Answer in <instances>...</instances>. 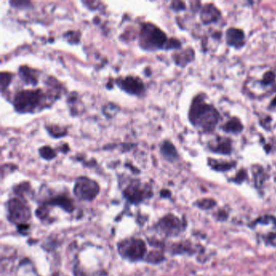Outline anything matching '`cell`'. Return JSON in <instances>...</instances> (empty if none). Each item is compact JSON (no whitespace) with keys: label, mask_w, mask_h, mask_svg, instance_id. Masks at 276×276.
<instances>
[{"label":"cell","mask_w":276,"mask_h":276,"mask_svg":"<svg viewBox=\"0 0 276 276\" xmlns=\"http://www.w3.org/2000/svg\"><path fill=\"white\" fill-rule=\"evenodd\" d=\"M246 94L253 98H264L276 92V68L258 66L249 73L244 85Z\"/></svg>","instance_id":"6da1fadb"},{"label":"cell","mask_w":276,"mask_h":276,"mask_svg":"<svg viewBox=\"0 0 276 276\" xmlns=\"http://www.w3.org/2000/svg\"><path fill=\"white\" fill-rule=\"evenodd\" d=\"M189 119L196 128L204 133H210L217 126L220 114L213 105L206 101L204 96L199 95L193 99Z\"/></svg>","instance_id":"7a4b0ae2"},{"label":"cell","mask_w":276,"mask_h":276,"mask_svg":"<svg viewBox=\"0 0 276 276\" xmlns=\"http://www.w3.org/2000/svg\"><path fill=\"white\" fill-rule=\"evenodd\" d=\"M12 105L15 112L21 114H34L49 107L46 105V95L41 88L19 91L13 97Z\"/></svg>","instance_id":"3957f363"},{"label":"cell","mask_w":276,"mask_h":276,"mask_svg":"<svg viewBox=\"0 0 276 276\" xmlns=\"http://www.w3.org/2000/svg\"><path fill=\"white\" fill-rule=\"evenodd\" d=\"M168 38L165 32L152 23L142 24L139 32V46L145 51L154 52L165 49L167 45Z\"/></svg>","instance_id":"277c9868"},{"label":"cell","mask_w":276,"mask_h":276,"mask_svg":"<svg viewBox=\"0 0 276 276\" xmlns=\"http://www.w3.org/2000/svg\"><path fill=\"white\" fill-rule=\"evenodd\" d=\"M117 248L121 257L131 263L141 261L147 254L145 242L139 238H126L118 243Z\"/></svg>","instance_id":"5b68a950"},{"label":"cell","mask_w":276,"mask_h":276,"mask_svg":"<svg viewBox=\"0 0 276 276\" xmlns=\"http://www.w3.org/2000/svg\"><path fill=\"white\" fill-rule=\"evenodd\" d=\"M7 220L15 225H27L31 219L30 208L23 198H12L6 203Z\"/></svg>","instance_id":"8992f818"},{"label":"cell","mask_w":276,"mask_h":276,"mask_svg":"<svg viewBox=\"0 0 276 276\" xmlns=\"http://www.w3.org/2000/svg\"><path fill=\"white\" fill-rule=\"evenodd\" d=\"M73 192L75 197L82 201L91 202L99 195L100 186L88 177H79L75 181Z\"/></svg>","instance_id":"52a82bcc"},{"label":"cell","mask_w":276,"mask_h":276,"mask_svg":"<svg viewBox=\"0 0 276 276\" xmlns=\"http://www.w3.org/2000/svg\"><path fill=\"white\" fill-rule=\"evenodd\" d=\"M122 195L131 204H139L146 199L152 197V191L150 186L143 185L139 181L131 182L122 191Z\"/></svg>","instance_id":"ba28073f"},{"label":"cell","mask_w":276,"mask_h":276,"mask_svg":"<svg viewBox=\"0 0 276 276\" xmlns=\"http://www.w3.org/2000/svg\"><path fill=\"white\" fill-rule=\"evenodd\" d=\"M183 229L182 221L177 216L171 214L164 216L156 225V231L166 237L178 236L182 233Z\"/></svg>","instance_id":"9c48e42d"},{"label":"cell","mask_w":276,"mask_h":276,"mask_svg":"<svg viewBox=\"0 0 276 276\" xmlns=\"http://www.w3.org/2000/svg\"><path fill=\"white\" fill-rule=\"evenodd\" d=\"M116 84L121 90L132 96H142L146 91L145 84L140 78L126 76L116 80Z\"/></svg>","instance_id":"30bf717a"},{"label":"cell","mask_w":276,"mask_h":276,"mask_svg":"<svg viewBox=\"0 0 276 276\" xmlns=\"http://www.w3.org/2000/svg\"><path fill=\"white\" fill-rule=\"evenodd\" d=\"M19 76L26 85L36 86L38 84L39 72L28 66H20Z\"/></svg>","instance_id":"8fae6325"},{"label":"cell","mask_w":276,"mask_h":276,"mask_svg":"<svg viewBox=\"0 0 276 276\" xmlns=\"http://www.w3.org/2000/svg\"><path fill=\"white\" fill-rule=\"evenodd\" d=\"M200 18L204 24H213L221 18V12L213 4L205 5L202 9Z\"/></svg>","instance_id":"7c38bea8"},{"label":"cell","mask_w":276,"mask_h":276,"mask_svg":"<svg viewBox=\"0 0 276 276\" xmlns=\"http://www.w3.org/2000/svg\"><path fill=\"white\" fill-rule=\"evenodd\" d=\"M226 41L228 45L236 48H240L245 44V34L243 31L238 28H230L226 32Z\"/></svg>","instance_id":"4fadbf2b"},{"label":"cell","mask_w":276,"mask_h":276,"mask_svg":"<svg viewBox=\"0 0 276 276\" xmlns=\"http://www.w3.org/2000/svg\"><path fill=\"white\" fill-rule=\"evenodd\" d=\"M46 204L59 207L68 213H71L75 209L72 199L66 197L65 195H58V196L52 198L46 202Z\"/></svg>","instance_id":"5bb4252c"},{"label":"cell","mask_w":276,"mask_h":276,"mask_svg":"<svg viewBox=\"0 0 276 276\" xmlns=\"http://www.w3.org/2000/svg\"><path fill=\"white\" fill-rule=\"evenodd\" d=\"M210 150L219 154L229 155L232 152V144L230 139L226 138H217L216 141L211 144Z\"/></svg>","instance_id":"9a60e30c"},{"label":"cell","mask_w":276,"mask_h":276,"mask_svg":"<svg viewBox=\"0 0 276 276\" xmlns=\"http://www.w3.org/2000/svg\"><path fill=\"white\" fill-rule=\"evenodd\" d=\"M161 152L164 158L170 162L177 161L178 158V152L175 146L169 140H165L161 145Z\"/></svg>","instance_id":"2e32d148"},{"label":"cell","mask_w":276,"mask_h":276,"mask_svg":"<svg viewBox=\"0 0 276 276\" xmlns=\"http://www.w3.org/2000/svg\"><path fill=\"white\" fill-rule=\"evenodd\" d=\"M174 57V62L178 66H184L191 62L194 58V51L192 49H187L179 54H176Z\"/></svg>","instance_id":"e0dca14e"},{"label":"cell","mask_w":276,"mask_h":276,"mask_svg":"<svg viewBox=\"0 0 276 276\" xmlns=\"http://www.w3.org/2000/svg\"><path fill=\"white\" fill-rule=\"evenodd\" d=\"M223 129L225 132L238 134V133L242 132L243 130V126L238 118H233L225 123V126H223Z\"/></svg>","instance_id":"ac0fdd59"},{"label":"cell","mask_w":276,"mask_h":276,"mask_svg":"<svg viewBox=\"0 0 276 276\" xmlns=\"http://www.w3.org/2000/svg\"><path fill=\"white\" fill-rule=\"evenodd\" d=\"M45 128L47 131L48 134L54 139L64 137L67 134V130L66 128L61 127L58 125H49V126L46 125L45 126Z\"/></svg>","instance_id":"d6986e66"},{"label":"cell","mask_w":276,"mask_h":276,"mask_svg":"<svg viewBox=\"0 0 276 276\" xmlns=\"http://www.w3.org/2000/svg\"><path fill=\"white\" fill-rule=\"evenodd\" d=\"M39 155L45 161H51L57 157V152L49 146H43L39 148Z\"/></svg>","instance_id":"ffe728a7"},{"label":"cell","mask_w":276,"mask_h":276,"mask_svg":"<svg viewBox=\"0 0 276 276\" xmlns=\"http://www.w3.org/2000/svg\"><path fill=\"white\" fill-rule=\"evenodd\" d=\"M119 112V107L118 105H114V103H108L107 105H104L102 107V114L109 119L113 118L118 114Z\"/></svg>","instance_id":"44dd1931"},{"label":"cell","mask_w":276,"mask_h":276,"mask_svg":"<svg viewBox=\"0 0 276 276\" xmlns=\"http://www.w3.org/2000/svg\"><path fill=\"white\" fill-rule=\"evenodd\" d=\"M13 75L11 72L2 71L0 74V84H1V92H4L8 88L12 81Z\"/></svg>","instance_id":"7402d4cb"},{"label":"cell","mask_w":276,"mask_h":276,"mask_svg":"<svg viewBox=\"0 0 276 276\" xmlns=\"http://www.w3.org/2000/svg\"><path fill=\"white\" fill-rule=\"evenodd\" d=\"M63 38L71 45H77L80 41L81 33L79 31H68L63 34Z\"/></svg>","instance_id":"603a6c76"},{"label":"cell","mask_w":276,"mask_h":276,"mask_svg":"<svg viewBox=\"0 0 276 276\" xmlns=\"http://www.w3.org/2000/svg\"><path fill=\"white\" fill-rule=\"evenodd\" d=\"M164 259H165L164 255L161 252L152 251L146 258V261L148 262V264H160Z\"/></svg>","instance_id":"cb8c5ba5"},{"label":"cell","mask_w":276,"mask_h":276,"mask_svg":"<svg viewBox=\"0 0 276 276\" xmlns=\"http://www.w3.org/2000/svg\"><path fill=\"white\" fill-rule=\"evenodd\" d=\"M11 7L13 8L18 9V10H28V9L32 8V2L29 1H10L9 2Z\"/></svg>","instance_id":"d4e9b609"},{"label":"cell","mask_w":276,"mask_h":276,"mask_svg":"<svg viewBox=\"0 0 276 276\" xmlns=\"http://www.w3.org/2000/svg\"><path fill=\"white\" fill-rule=\"evenodd\" d=\"M210 165H212L213 169L218 170V171H226L234 166V164H231V163H221L219 161H213V160H211Z\"/></svg>","instance_id":"484cf974"},{"label":"cell","mask_w":276,"mask_h":276,"mask_svg":"<svg viewBox=\"0 0 276 276\" xmlns=\"http://www.w3.org/2000/svg\"><path fill=\"white\" fill-rule=\"evenodd\" d=\"M49 209H48L45 205L41 206L39 207L35 212L36 217L40 219V220H45V218H47L48 216H49Z\"/></svg>","instance_id":"4316f807"},{"label":"cell","mask_w":276,"mask_h":276,"mask_svg":"<svg viewBox=\"0 0 276 276\" xmlns=\"http://www.w3.org/2000/svg\"><path fill=\"white\" fill-rule=\"evenodd\" d=\"M181 42L178 39L169 38L165 50H172V49H181Z\"/></svg>","instance_id":"83f0119b"},{"label":"cell","mask_w":276,"mask_h":276,"mask_svg":"<svg viewBox=\"0 0 276 276\" xmlns=\"http://www.w3.org/2000/svg\"><path fill=\"white\" fill-rule=\"evenodd\" d=\"M29 189H30L29 183L24 182V183H20V184L15 186V188H14V191L18 195H23V193L27 192Z\"/></svg>","instance_id":"f1b7e54d"},{"label":"cell","mask_w":276,"mask_h":276,"mask_svg":"<svg viewBox=\"0 0 276 276\" xmlns=\"http://www.w3.org/2000/svg\"><path fill=\"white\" fill-rule=\"evenodd\" d=\"M216 205L214 200L212 199H203L199 202V207L202 209H210Z\"/></svg>","instance_id":"f546056e"},{"label":"cell","mask_w":276,"mask_h":276,"mask_svg":"<svg viewBox=\"0 0 276 276\" xmlns=\"http://www.w3.org/2000/svg\"><path fill=\"white\" fill-rule=\"evenodd\" d=\"M171 8L175 11H184L186 9V5L184 2L180 1H174L171 3Z\"/></svg>","instance_id":"4dcf8cb0"},{"label":"cell","mask_w":276,"mask_h":276,"mask_svg":"<svg viewBox=\"0 0 276 276\" xmlns=\"http://www.w3.org/2000/svg\"><path fill=\"white\" fill-rule=\"evenodd\" d=\"M17 228L19 233L24 234V235L28 234V230H29V226L28 225H19V226H17Z\"/></svg>","instance_id":"1f68e13d"},{"label":"cell","mask_w":276,"mask_h":276,"mask_svg":"<svg viewBox=\"0 0 276 276\" xmlns=\"http://www.w3.org/2000/svg\"><path fill=\"white\" fill-rule=\"evenodd\" d=\"M169 194H170V193H169V191H166V190H164V191H161V196H163V197H165V196H166V197H168V196H169Z\"/></svg>","instance_id":"d6a6232c"},{"label":"cell","mask_w":276,"mask_h":276,"mask_svg":"<svg viewBox=\"0 0 276 276\" xmlns=\"http://www.w3.org/2000/svg\"><path fill=\"white\" fill-rule=\"evenodd\" d=\"M271 106H272V107H276V97L272 100Z\"/></svg>","instance_id":"836d02e7"}]
</instances>
